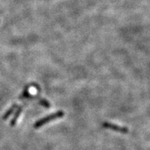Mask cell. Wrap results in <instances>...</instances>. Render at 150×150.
Segmentation results:
<instances>
[{"label":"cell","mask_w":150,"mask_h":150,"mask_svg":"<svg viewBox=\"0 0 150 150\" xmlns=\"http://www.w3.org/2000/svg\"><path fill=\"white\" fill-rule=\"evenodd\" d=\"M63 115H64V112H63V110H59V111H57L56 112L50 114V115H49L47 116H46V117L38 120L36 122H35L33 127H34L35 129H38L40 128V127H42V125L48 123L50 121L54 120L57 119V118H61L62 117H63Z\"/></svg>","instance_id":"cell-1"},{"label":"cell","mask_w":150,"mask_h":150,"mask_svg":"<svg viewBox=\"0 0 150 150\" xmlns=\"http://www.w3.org/2000/svg\"><path fill=\"white\" fill-rule=\"evenodd\" d=\"M103 127L106 129H111L112 131H117V132L123 133V134H126V133L129 132V129L126 127H121L119 125H114V124L110 123L108 122H104L103 123Z\"/></svg>","instance_id":"cell-2"},{"label":"cell","mask_w":150,"mask_h":150,"mask_svg":"<svg viewBox=\"0 0 150 150\" xmlns=\"http://www.w3.org/2000/svg\"><path fill=\"white\" fill-rule=\"evenodd\" d=\"M31 85H29V86H26V87L24 88L23 92H22V93L21 95H20L18 97L19 99H37L38 98L39 96L38 95H36V96H33V95H31V94L29 93V88Z\"/></svg>","instance_id":"cell-3"},{"label":"cell","mask_w":150,"mask_h":150,"mask_svg":"<svg viewBox=\"0 0 150 150\" xmlns=\"http://www.w3.org/2000/svg\"><path fill=\"white\" fill-rule=\"evenodd\" d=\"M24 105H25V104L20 105V106H19L18 108H17V110L16 111V113H15L14 117H13L12 119H11V120L10 122V125H11V127H14L15 125H16L17 120H18L19 116L20 115V114H21L22 110H23L24 107V106H24Z\"/></svg>","instance_id":"cell-4"},{"label":"cell","mask_w":150,"mask_h":150,"mask_svg":"<svg viewBox=\"0 0 150 150\" xmlns=\"http://www.w3.org/2000/svg\"><path fill=\"white\" fill-rule=\"evenodd\" d=\"M18 104H14L13 105H12V106H11V108H9V109L5 112L4 115L3 120H5L8 119V118L9 117V116H10L11 114L14 112V110H16L17 108H18Z\"/></svg>","instance_id":"cell-5"},{"label":"cell","mask_w":150,"mask_h":150,"mask_svg":"<svg viewBox=\"0 0 150 150\" xmlns=\"http://www.w3.org/2000/svg\"><path fill=\"white\" fill-rule=\"evenodd\" d=\"M38 102H39V104L41 105V106H44L45 108H50V106H51V104H50V103L48 101L45 99L40 98L38 99Z\"/></svg>","instance_id":"cell-6"}]
</instances>
